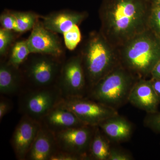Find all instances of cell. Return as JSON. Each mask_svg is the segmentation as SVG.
<instances>
[{
	"instance_id": "obj_1",
	"label": "cell",
	"mask_w": 160,
	"mask_h": 160,
	"mask_svg": "<svg viewBox=\"0 0 160 160\" xmlns=\"http://www.w3.org/2000/svg\"><path fill=\"white\" fill-rule=\"evenodd\" d=\"M146 12L141 0H111L103 11L105 30L114 38L128 41L144 31Z\"/></svg>"
},
{
	"instance_id": "obj_2",
	"label": "cell",
	"mask_w": 160,
	"mask_h": 160,
	"mask_svg": "<svg viewBox=\"0 0 160 160\" xmlns=\"http://www.w3.org/2000/svg\"><path fill=\"white\" fill-rule=\"evenodd\" d=\"M126 67L140 76L150 73L160 60V43L144 31L127 41L123 52Z\"/></svg>"
},
{
	"instance_id": "obj_3",
	"label": "cell",
	"mask_w": 160,
	"mask_h": 160,
	"mask_svg": "<svg viewBox=\"0 0 160 160\" xmlns=\"http://www.w3.org/2000/svg\"><path fill=\"white\" fill-rule=\"evenodd\" d=\"M134 84L132 78L127 71L116 68L94 85L86 97L115 109L128 101Z\"/></svg>"
},
{
	"instance_id": "obj_4",
	"label": "cell",
	"mask_w": 160,
	"mask_h": 160,
	"mask_svg": "<svg viewBox=\"0 0 160 160\" xmlns=\"http://www.w3.org/2000/svg\"><path fill=\"white\" fill-rule=\"evenodd\" d=\"M82 58L89 92L113 69L114 57L106 39L95 33L89 38Z\"/></svg>"
},
{
	"instance_id": "obj_5",
	"label": "cell",
	"mask_w": 160,
	"mask_h": 160,
	"mask_svg": "<svg viewBox=\"0 0 160 160\" xmlns=\"http://www.w3.org/2000/svg\"><path fill=\"white\" fill-rule=\"evenodd\" d=\"M63 61L47 55H30L19 68L24 79L25 89L56 85Z\"/></svg>"
},
{
	"instance_id": "obj_6",
	"label": "cell",
	"mask_w": 160,
	"mask_h": 160,
	"mask_svg": "<svg viewBox=\"0 0 160 160\" xmlns=\"http://www.w3.org/2000/svg\"><path fill=\"white\" fill-rule=\"evenodd\" d=\"M18 97L20 113L39 122L58 105L63 98L56 85L38 89H25Z\"/></svg>"
},
{
	"instance_id": "obj_7",
	"label": "cell",
	"mask_w": 160,
	"mask_h": 160,
	"mask_svg": "<svg viewBox=\"0 0 160 160\" xmlns=\"http://www.w3.org/2000/svg\"><path fill=\"white\" fill-rule=\"evenodd\" d=\"M56 86L63 98L86 97L88 88L82 57L63 61Z\"/></svg>"
},
{
	"instance_id": "obj_8",
	"label": "cell",
	"mask_w": 160,
	"mask_h": 160,
	"mask_svg": "<svg viewBox=\"0 0 160 160\" xmlns=\"http://www.w3.org/2000/svg\"><path fill=\"white\" fill-rule=\"evenodd\" d=\"M87 126H98L105 120L118 115L115 109L86 97L63 98L59 103Z\"/></svg>"
},
{
	"instance_id": "obj_9",
	"label": "cell",
	"mask_w": 160,
	"mask_h": 160,
	"mask_svg": "<svg viewBox=\"0 0 160 160\" xmlns=\"http://www.w3.org/2000/svg\"><path fill=\"white\" fill-rule=\"evenodd\" d=\"M96 126H84L54 133L58 150L90 159L89 150Z\"/></svg>"
},
{
	"instance_id": "obj_10",
	"label": "cell",
	"mask_w": 160,
	"mask_h": 160,
	"mask_svg": "<svg viewBox=\"0 0 160 160\" xmlns=\"http://www.w3.org/2000/svg\"><path fill=\"white\" fill-rule=\"evenodd\" d=\"M26 40L32 54L47 55L62 58L64 48L57 33L46 28L40 20L32 29L31 33Z\"/></svg>"
},
{
	"instance_id": "obj_11",
	"label": "cell",
	"mask_w": 160,
	"mask_h": 160,
	"mask_svg": "<svg viewBox=\"0 0 160 160\" xmlns=\"http://www.w3.org/2000/svg\"><path fill=\"white\" fill-rule=\"evenodd\" d=\"M41 127L42 124L39 121L23 115L14 129L10 141L18 160H26V156Z\"/></svg>"
},
{
	"instance_id": "obj_12",
	"label": "cell",
	"mask_w": 160,
	"mask_h": 160,
	"mask_svg": "<svg viewBox=\"0 0 160 160\" xmlns=\"http://www.w3.org/2000/svg\"><path fill=\"white\" fill-rule=\"evenodd\" d=\"M128 101L137 108L152 113L158 111L160 97L153 89L152 81L140 80L133 85Z\"/></svg>"
},
{
	"instance_id": "obj_13",
	"label": "cell",
	"mask_w": 160,
	"mask_h": 160,
	"mask_svg": "<svg viewBox=\"0 0 160 160\" xmlns=\"http://www.w3.org/2000/svg\"><path fill=\"white\" fill-rule=\"evenodd\" d=\"M40 122L54 133L70 128L87 126L73 112L59 104L52 109Z\"/></svg>"
},
{
	"instance_id": "obj_14",
	"label": "cell",
	"mask_w": 160,
	"mask_h": 160,
	"mask_svg": "<svg viewBox=\"0 0 160 160\" xmlns=\"http://www.w3.org/2000/svg\"><path fill=\"white\" fill-rule=\"evenodd\" d=\"M82 12L62 10L54 12L45 16H41L43 26L57 34H64L72 27L78 26L86 18Z\"/></svg>"
},
{
	"instance_id": "obj_15",
	"label": "cell",
	"mask_w": 160,
	"mask_h": 160,
	"mask_svg": "<svg viewBox=\"0 0 160 160\" xmlns=\"http://www.w3.org/2000/svg\"><path fill=\"white\" fill-rule=\"evenodd\" d=\"M25 89V83L20 68L12 66L7 60L0 64V93L1 95H18Z\"/></svg>"
},
{
	"instance_id": "obj_16",
	"label": "cell",
	"mask_w": 160,
	"mask_h": 160,
	"mask_svg": "<svg viewBox=\"0 0 160 160\" xmlns=\"http://www.w3.org/2000/svg\"><path fill=\"white\" fill-rule=\"evenodd\" d=\"M58 150L54 133L42 125L26 160H50Z\"/></svg>"
},
{
	"instance_id": "obj_17",
	"label": "cell",
	"mask_w": 160,
	"mask_h": 160,
	"mask_svg": "<svg viewBox=\"0 0 160 160\" xmlns=\"http://www.w3.org/2000/svg\"><path fill=\"white\" fill-rule=\"evenodd\" d=\"M98 126L107 137L115 142L129 139L132 130L131 124L118 115L105 120Z\"/></svg>"
},
{
	"instance_id": "obj_18",
	"label": "cell",
	"mask_w": 160,
	"mask_h": 160,
	"mask_svg": "<svg viewBox=\"0 0 160 160\" xmlns=\"http://www.w3.org/2000/svg\"><path fill=\"white\" fill-rule=\"evenodd\" d=\"M100 130V128L96 126L89 147V159L108 160L111 149L109 148V143Z\"/></svg>"
},
{
	"instance_id": "obj_19",
	"label": "cell",
	"mask_w": 160,
	"mask_h": 160,
	"mask_svg": "<svg viewBox=\"0 0 160 160\" xmlns=\"http://www.w3.org/2000/svg\"><path fill=\"white\" fill-rule=\"evenodd\" d=\"M31 54L27 40H21L12 46L7 61L12 66L19 68Z\"/></svg>"
},
{
	"instance_id": "obj_20",
	"label": "cell",
	"mask_w": 160,
	"mask_h": 160,
	"mask_svg": "<svg viewBox=\"0 0 160 160\" xmlns=\"http://www.w3.org/2000/svg\"><path fill=\"white\" fill-rule=\"evenodd\" d=\"M12 12L17 22V33H24L31 30L41 17V15L32 11Z\"/></svg>"
},
{
	"instance_id": "obj_21",
	"label": "cell",
	"mask_w": 160,
	"mask_h": 160,
	"mask_svg": "<svg viewBox=\"0 0 160 160\" xmlns=\"http://www.w3.org/2000/svg\"><path fill=\"white\" fill-rule=\"evenodd\" d=\"M15 32L8 29H0V55L2 57L6 56L9 49L13 45L15 38Z\"/></svg>"
},
{
	"instance_id": "obj_22",
	"label": "cell",
	"mask_w": 160,
	"mask_h": 160,
	"mask_svg": "<svg viewBox=\"0 0 160 160\" xmlns=\"http://www.w3.org/2000/svg\"><path fill=\"white\" fill-rule=\"evenodd\" d=\"M64 44L69 50H74L81 40V33L78 26H74L63 34Z\"/></svg>"
},
{
	"instance_id": "obj_23",
	"label": "cell",
	"mask_w": 160,
	"mask_h": 160,
	"mask_svg": "<svg viewBox=\"0 0 160 160\" xmlns=\"http://www.w3.org/2000/svg\"><path fill=\"white\" fill-rule=\"evenodd\" d=\"M0 23L1 28L17 33V22L12 10H6L2 12L0 15Z\"/></svg>"
},
{
	"instance_id": "obj_24",
	"label": "cell",
	"mask_w": 160,
	"mask_h": 160,
	"mask_svg": "<svg viewBox=\"0 0 160 160\" xmlns=\"http://www.w3.org/2000/svg\"><path fill=\"white\" fill-rule=\"evenodd\" d=\"M146 124L153 131L160 133V112L149 113L146 118Z\"/></svg>"
},
{
	"instance_id": "obj_25",
	"label": "cell",
	"mask_w": 160,
	"mask_h": 160,
	"mask_svg": "<svg viewBox=\"0 0 160 160\" xmlns=\"http://www.w3.org/2000/svg\"><path fill=\"white\" fill-rule=\"evenodd\" d=\"M1 97L0 100V121L2 120L3 118L8 114L12 109V102L9 99L3 96Z\"/></svg>"
},
{
	"instance_id": "obj_26",
	"label": "cell",
	"mask_w": 160,
	"mask_h": 160,
	"mask_svg": "<svg viewBox=\"0 0 160 160\" xmlns=\"http://www.w3.org/2000/svg\"><path fill=\"white\" fill-rule=\"evenodd\" d=\"M152 26L160 35V6H155L152 12Z\"/></svg>"
},
{
	"instance_id": "obj_27",
	"label": "cell",
	"mask_w": 160,
	"mask_h": 160,
	"mask_svg": "<svg viewBox=\"0 0 160 160\" xmlns=\"http://www.w3.org/2000/svg\"><path fill=\"white\" fill-rule=\"evenodd\" d=\"M82 158L69 152L58 150L52 156L50 160H81Z\"/></svg>"
},
{
	"instance_id": "obj_28",
	"label": "cell",
	"mask_w": 160,
	"mask_h": 160,
	"mask_svg": "<svg viewBox=\"0 0 160 160\" xmlns=\"http://www.w3.org/2000/svg\"><path fill=\"white\" fill-rule=\"evenodd\" d=\"M131 158L129 155L116 150H111L108 160H129Z\"/></svg>"
},
{
	"instance_id": "obj_29",
	"label": "cell",
	"mask_w": 160,
	"mask_h": 160,
	"mask_svg": "<svg viewBox=\"0 0 160 160\" xmlns=\"http://www.w3.org/2000/svg\"><path fill=\"white\" fill-rule=\"evenodd\" d=\"M151 74L153 79L160 80V60L154 66Z\"/></svg>"
},
{
	"instance_id": "obj_30",
	"label": "cell",
	"mask_w": 160,
	"mask_h": 160,
	"mask_svg": "<svg viewBox=\"0 0 160 160\" xmlns=\"http://www.w3.org/2000/svg\"><path fill=\"white\" fill-rule=\"evenodd\" d=\"M152 82L155 91L160 97V80L153 79Z\"/></svg>"
},
{
	"instance_id": "obj_31",
	"label": "cell",
	"mask_w": 160,
	"mask_h": 160,
	"mask_svg": "<svg viewBox=\"0 0 160 160\" xmlns=\"http://www.w3.org/2000/svg\"><path fill=\"white\" fill-rule=\"evenodd\" d=\"M155 6H160V0H155Z\"/></svg>"
}]
</instances>
